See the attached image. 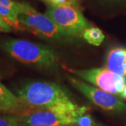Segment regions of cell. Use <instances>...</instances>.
<instances>
[{
    "mask_svg": "<svg viewBox=\"0 0 126 126\" xmlns=\"http://www.w3.org/2000/svg\"><path fill=\"white\" fill-rule=\"evenodd\" d=\"M87 110L69 101L46 109H26L18 116L22 126H72Z\"/></svg>",
    "mask_w": 126,
    "mask_h": 126,
    "instance_id": "6da1fadb",
    "label": "cell"
},
{
    "mask_svg": "<svg viewBox=\"0 0 126 126\" xmlns=\"http://www.w3.org/2000/svg\"><path fill=\"white\" fill-rule=\"evenodd\" d=\"M18 97L30 109H46L71 101L58 85L43 81L28 83L18 90Z\"/></svg>",
    "mask_w": 126,
    "mask_h": 126,
    "instance_id": "7a4b0ae2",
    "label": "cell"
},
{
    "mask_svg": "<svg viewBox=\"0 0 126 126\" xmlns=\"http://www.w3.org/2000/svg\"><path fill=\"white\" fill-rule=\"evenodd\" d=\"M1 47L13 58L20 63L39 67H52L58 63V58L48 46L23 39H8Z\"/></svg>",
    "mask_w": 126,
    "mask_h": 126,
    "instance_id": "3957f363",
    "label": "cell"
},
{
    "mask_svg": "<svg viewBox=\"0 0 126 126\" xmlns=\"http://www.w3.org/2000/svg\"><path fill=\"white\" fill-rule=\"evenodd\" d=\"M18 20L24 30L44 39L50 41L69 40L74 38L48 18L46 14L34 11L20 14Z\"/></svg>",
    "mask_w": 126,
    "mask_h": 126,
    "instance_id": "277c9868",
    "label": "cell"
},
{
    "mask_svg": "<svg viewBox=\"0 0 126 126\" xmlns=\"http://www.w3.org/2000/svg\"><path fill=\"white\" fill-rule=\"evenodd\" d=\"M45 14L74 37L82 36L86 29L91 27L77 6L49 5Z\"/></svg>",
    "mask_w": 126,
    "mask_h": 126,
    "instance_id": "5b68a950",
    "label": "cell"
},
{
    "mask_svg": "<svg viewBox=\"0 0 126 126\" xmlns=\"http://www.w3.org/2000/svg\"><path fill=\"white\" fill-rule=\"evenodd\" d=\"M72 72L77 77L112 94H119L126 85L125 77L110 72L107 68L72 70Z\"/></svg>",
    "mask_w": 126,
    "mask_h": 126,
    "instance_id": "8992f818",
    "label": "cell"
},
{
    "mask_svg": "<svg viewBox=\"0 0 126 126\" xmlns=\"http://www.w3.org/2000/svg\"><path fill=\"white\" fill-rule=\"evenodd\" d=\"M69 79L72 86L100 108L108 111L126 110V104L112 93L94 88L73 77H69Z\"/></svg>",
    "mask_w": 126,
    "mask_h": 126,
    "instance_id": "52a82bcc",
    "label": "cell"
},
{
    "mask_svg": "<svg viewBox=\"0 0 126 126\" xmlns=\"http://www.w3.org/2000/svg\"><path fill=\"white\" fill-rule=\"evenodd\" d=\"M28 109L21 99L0 83V112L17 114Z\"/></svg>",
    "mask_w": 126,
    "mask_h": 126,
    "instance_id": "ba28073f",
    "label": "cell"
},
{
    "mask_svg": "<svg viewBox=\"0 0 126 126\" xmlns=\"http://www.w3.org/2000/svg\"><path fill=\"white\" fill-rule=\"evenodd\" d=\"M126 61V48L117 47L109 52L106 68L110 72L121 77H126V72L123 69V64Z\"/></svg>",
    "mask_w": 126,
    "mask_h": 126,
    "instance_id": "9c48e42d",
    "label": "cell"
},
{
    "mask_svg": "<svg viewBox=\"0 0 126 126\" xmlns=\"http://www.w3.org/2000/svg\"><path fill=\"white\" fill-rule=\"evenodd\" d=\"M82 36L90 44L98 46L104 39V35L102 30L97 27H90L86 29L83 33Z\"/></svg>",
    "mask_w": 126,
    "mask_h": 126,
    "instance_id": "30bf717a",
    "label": "cell"
},
{
    "mask_svg": "<svg viewBox=\"0 0 126 126\" xmlns=\"http://www.w3.org/2000/svg\"><path fill=\"white\" fill-rule=\"evenodd\" d=\"M0 4L17 12L19 15L34 10L32 6L27 3L18 2L14 0H0Z\"/></svg>",
    "mask_w": 126,
    "mask_h": 126,
    "instance_id": "8fae6325",
    "label": "cell"
},
{
    "mask_svg": "<svg viewBox=\"0 0 126 126\" xmlns=\"http://www.w3.org/2000/svg\"><path fill=\"white\" fill-rule=\"evenodd\" d=\"M0 126H22V124L18 115L7 114L0 116Z\"/></svg>",
    "mask_w": 126,
    "mask_h": 126,
    "instance_id": "7c38bea8",
    "label": "cell"
},
{
    "mask_svg": "<svg viewBox=\"0 0 126 126\" xmlns=\"http://www.w3.org/2000/svg\"><path fill=\"white\" fill-rule=\"evenodd\" d=\"M50 6H79V0H44Z\"/></svg>",
    "mask_w": 126,
    "mask_h": 126,
    "instance_id": "4fadbf2b",
    "label": "cell"
},
{
    "mask_svg": "<svg viewBox=\"0 0 126 126\" xmlns=\"http://www.w3.org/2000/svg\"><path fill=\"white\" fill-rule=\"evenodd\" d=\"M79 126H97L90 115H83L77 122Z\"/></svg>",
    "mask_w": 126,
    "mask_h": 126,
    "instance_id": "5bb4252c",
    "label": "cell"
},
{
    "mask_svg": "<svg viewBox=\"0 0 126 126\" xmlns=\"http://www.w3.org/2000/svg\"><path fill=\"white\" fill-rule=\"evenodd\" d=\"M10 24L7 23L4 18L0 16V32H9L11 31L12 28Z\"/></svg>",
    "mask_w": 126,
    "mask_h": 126,
    "instance_id": "9a60e30c",
    "label": "cell"
},
{
    "mask_svg": "<svg viewBox=\"0 0 126 126\" xmlns=\"http://www.w3.org/2000/svg\"><path fill=\"white\" fill-rule=\"evenodd\" d=\"M118 94H119V96H120L121 97L126 99V85L124 86V88H123V90H121V92Z\"/></svg>",
    "mask_w": 126,
    "mask_h": 126,
    "instance_id": "2e32d148",
    "label": "cell"
},
{
    "mask_svg": "<svg viewBox=\"0 0 126 126\" xmlns=\"http://www.w3.org/2000/svg\"><path fill=\"white\" fill-rule=\"evenodd\" d=\"M123 69H124L125 72H126V63H124V64H123Z\"/></svg>",
    "mask_w": 126,
    "mask_h": 126,
    "instance_id": "e0dca14e",
    "label": "cell"
}]
</instances>
